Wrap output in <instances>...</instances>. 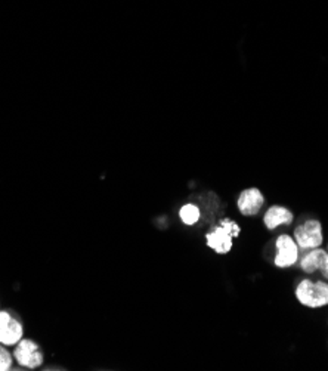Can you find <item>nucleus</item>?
<instances>
[{
  "label": "nucleus",
  "mask_w": 328,
  "mask_h": 371,
  "mask_svg": "<svg viewBox=\"0 0 328 371\" xmlns=\"http://www.w3.org/2000/svg\"><path fill=\"white\" fill-rule=\"evenodd\" d=\"M302 269L304 273L312 274L315 271H321L324 278L328 279V253L325 250L312 249L309 253L303 256Z\"/></svg>",
  "instance_id": "obj_8"
},
{
  "label": "nucleus",
  "mask_w": 328,
  "mask_h": 371,
  "mask_svg": "<svg viewBox=\"0 0 328 371\" xmlns=\"http://www.w3.org/2000/svg\"><path fill=\"white\" fill-rule=\"evenodd\" d=\"M299 245L290 235L284 234L277 239V256L275 265L278 268H290L297 262Z\"/></svg>",
  "instance_id": "obj_6"
},
{
  "label": "nucleus",
  "mask_w": 328,
  "mask_h": 371,
  "mask_svg": "<svg viewBox=\"0 0 328 371\" xmlns=\"http://www.w3.org/2000/svg\"><path fill=\"white\" fill-rule=\"evenodd\" d=\"M296 297L308 308H322L328 305V283L303 279L296 288Z\"/></svg>",
  "instance_id": "obj_2"
},
{
  "label": "nucleus",
  "mask_w": 328,
  "mask_h": 371,
  "mask_svg": "<svg viewBox=\"0 0 328 371\" xmlns=\"http://www.w3.org/2000/svg\"><path fill=\"white\" fill-rule=\"evenodd\" d=\"M264 222L268 230H275L281 225H290L293 222V213L282 206H273L265 213Z\"/></svg>",
  "instance_id": "obj_9"
},
{
  "label": "nucleus",
  "mask_w": 328,
  "mask_h": 371,
  "mask_svg": "<svg viewBox=\"0 0 328 371\" xmlns=\"http://www.w3.org/2000/svg\"><path fill=\"white\" fill-rule=\"evenodd\" d=\"M294 241L297 243L299 249L312 250L318 249L322 244V227L318 221H307L300 223L294 230Z\"/></svg>",
  "instance_id": "obj_5"
},
{
  "label": "nucleus",
  "mask_w": 328,
  "mask_h": 371,
  "mask_svg": "<svg viewBox=\"0 0 328 371\" xmlns=\"http://www.w3.org/2000/svg\"><path fill=\"white\" fill-rule=\"evenodd\" d=\"M241 232L240 225L231 219H222L216 227L206 234V243L218 254H226L232 249L234 239Z\"/></svg>",
  "instance_id": "obj_1"
},
{
  "label": "nucleus",
  "mask_w": 328,
  "mask_h": 371,
  "mask_svg": "<svg viewBox=\"0 0 328 371\" xmlns=\"http://www.w3.org/2000/svg\"><path fill=\"white\" fill-rule=\"evenodd\" d=\"M6 347L8 346L0 343V371H9L14 365V355Z\"/></svg>",
  "instance_id": "obj_11"
},
{
  "label": "nucleus",
  "mask_w": 328,
  "mask_h": 371,
  "mask_svg": "<svg viewBox=\"0 0 328 371\" xmlns=\"http://www.w3.org/2000/svg\"><path fill=\"white\" fill-rule=\"evenodd\" d=\"M12 355L18 365L22 368L35 370L42 367L44 363V355L40 350L39 343L31 339H26V337H22V339L14 346Z\"/></svg>",
  "instance_id": "obj_4"
},
{
  "label": "nucleus",
  "mask_w": 328,
  "mask_h": 371,
  "mask_svg": "<svg viewBox=\"0 0 328 371\" xmlns=\"http://www.w3.org/2000/svg\"><path fill=\"white\" fill-rule=\"evenodd\" d=\"M24 337V322L14 309H0V343L15 346Z\"/></svg>",
  "instance_id": "obj_3"
},
{
  "label": "nucleus",
  "mask_w": 328,
  "mask_h": 371,
  "mask_svg": "<svg viewBox=\"0 0 328 371\" xmlns=\"http://www.w3.org/2000/svg\"><path fill=\"white\" fill-rule=\"evenodd\" d=\"M265 205V198L257 188L244 189L236 201V206L244 216H254L262 210Z\"/></svg>",
  "instance_id": "obj_7"
},
{
  "label": "nucleus",
  "mask_w": 328,
  "mask_h": 371,
  "mask_svg": "<svg viewBox=\"0 0 328 371\" xmlns=\"http://www.w3.org/2000/svg\"><path fill=\"white\" fill-rule=\"evenodd\" d=\"M179 218L185 225H188V227H191V225H196L201 218L200 207L191 203L184 205L179 210Z\"/></svg>",
  "instance_id": "obj_10"
}]
</instances>
